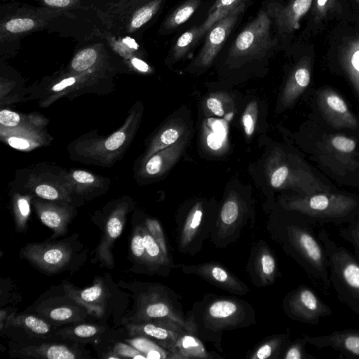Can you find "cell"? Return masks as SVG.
I'll return each instance as SVG.
<instances>
[{
	"mask_svg": "<svg viewBox=\"0 0 359 359\" xmlns=\"http://www.w3.org/2000/svg\"><path fill=\"white\" fill-rule=\"evenodd\" d=\"M187 323L203 341L223 353L222 339L226 331L250 327L257 323L256 313L248 302L235 296L205 294L188 312Z\"/></svg>",
	"mask_w": 359,
	"mask_h": 359,
	"instance_id": "cell-1",
	"label": "cell"
},
{
	"mask_svg": "<svg viewBox=\"0 0 359 359\" xmlns=\"http://www.w3.org/2000/svg\"><path fill=\"white\" fill-rule=\"evenodd\" d=\"M295 212L297 216L271 218L266 230L271 238L309 276L330 286L328 259L318 235L314 233L313 224Z\"/></svg>",
	"mask_w": 359,
	"mask_h": 359,
	"instance_id": "cell-2",
	"label": "cell"
},
{
	"mask_svg": "<svg viewBox=\"0 0 359 359\" xmlns=\"http://www.w3.org/2000/svg\"><path fill=\"white\" fill-rule=\"evenodd\" d=\"M329 262V279L337 299L359 315V260L331 239L326 229L318 233Z\"/></svg>",
	"mask_w": 359,
	"mask_h": 359,
	"instance_id": "cell-3",
	"label": "cell"
},
{
	"mask_svg": "<svg viewBox=\"0 0 359 359\" xmlns=\"http://www.w3.org/2000/svg\"><path fill=\"white\" fill-rule=\"evenodd\" d=\"M283 207L300 213L313 224L349 223L359 215L358 201L341 194H307L285 200Z\"/></svg>",
	"mask_w": 359,
	"mask_h": 359,
	"instance_id": "cell-4",
	"label": "cell"
},
{
	"mask_svg": "<svg viewBox=\"0 0 359 359\" xmlns=\"http://www.w3.org/2000/svg\"><path fill=\"white\" fill-rule=\"evenodd\" d=\"M247 226L253 228L252 212L240 196L231 194L216 214L209 238L216 248H225L238 241Z\"/></svg>",
	"mask_w": 359,
	"mask_h": 359,
	"instance_id": "cell-5",
	"label": "cell"
},
{
	"mask_svg": "<svg viewBox=\"0 0 359 359\" xmlns=\"http://www.w3.org/2000/svg\"><path fill=\"white\" fill-rule=\"evenodd\" d=\"M162 3L163 0H120L101 12L100 18L107 29L132 36L154 17Z\"/></svg>",
	"mask_w": 359,
	"mask_h": 359,
	"instance_id": "cell-6",
	"label": "cell"
},
{
	"mask_svg": "<svg viewBox=\"0 0 359 359\" xmlns=\"http://www.w3.org/2000/svg\"><path fill=\"white\" fill-rule=\"evenodd\" d=\"M216 214L208 212L204 202L194 203L186 212L176 219V243L182 254L194 256L198 253L209 238Z\"/></svg>",
	"mask_w": 359,
	"mask_h": 359,
	"instance_id": "cell-7",
	"label": "cell"
},
{
	"mask_svg": "<svg viewBox=\"0 0 359 359\" xmlns=\"http://www.w3.org/2000/svg\"><path fill=\"white\" fill-rule=\"evenodd\" d=\"M170 318L187 326L180 296L161 284H152L140 296L137 322Z\"/></svg>",
	"mask_w": 359,
	"mask_h": 359,
	"instance_id": "cell-8",
	"label": "cell"
},
{
	"mask_svg": "<svg viewBox=\"0 0 359 359\" xmlns=\"http://www.w3.org/2000/svg\"><path fill=\"white\" fill-rule=\"evenodd\" d=\"M69 13L67 11L48 7L19 8L1 18V43L17 40L24 35L45 27L58 16Z\"/></svg>",
	"mask_w": 359,
	"mask_h": 359,
	"instance_id": "cell-9",
	"label": "cell"
},
{
	"mask_svg": "<svg viewBox=\"0 0 359 359\" xmlns=\"http://www.w3.org/2000/svg\"><path fill=\"white\" fill-rule=\"evenodd\" d=\"M282 308L290 319L317 325L323 317L332 315V309L311 287L301 285L284 297Z\"/></svg>",
	"mask_w": 359,
	"mask_h": 359,
	"instance_id": "cell-10",
	"label": "cell"
},
{
	"mask_svg": "<svg viewBox=\"0 0 359 359\" xmlns=\"http://www.w3.org/2000/svg\"><path fill=\"white\" fill-rule=\"evenodd\" d=\"M271 25L268 13L259 11L257 16L237 36L230 48L229 56L250 57L264 54L274 44L270 35Z\"/></svg>",
	"mask_w": 359,
	"mask_h": 359,
	"instance_id": "cell-11",
	"label": "cell"
},
{
	"mask_svg": "<svg viewBox=\"0 0 359 359\" xmlns=\"http://www.w3.org/2000/svg\"><path fill=\"white\" fill-rule=\"evenodd\" d=\"M186 274L197 276L212 285L236 296H243L250 291L248 286L218 262L209 261L197 264L177 265Z\"/></svg>",
	"mask_w": 359,
	"mask_h": 359,
	"instance_id": "cell-12",
	"label": "cell"
},
{
	"mask_svg": "<svg viewBox=\"0 0 359 359\" xmlns=\"http://www.w3.org/2000/svg\"><path fill=\"white\" fill-rule=\"evenodd\" d=\"M245 271L252 284L258 287L273 284L280 276L275 255L264 240L252 245Z\"/></svg>",
	"mask_w": 359,
	"mask_h": 359,
	"instance_id": "cell-13",
	"label": "cell"
},
{
	"mask_svg": "<svg viewBox=\"0 0 359 359\" xmlns=\"http://www.w3.org/2000/svg\"><path fill=\"white\" fill-rule=\"evenodd\" d=\"M245 3H243L228 15L218 20L207 32L203 46L194 60V65L201 68L208 67L217 57L224 42L243 12Z\"/></svg>",
	"mask_w": 359,
	"mask_h": 359,
	"instance_id": "cell-14",
	"label": "cell"
},
{
	"mask_svg": "<svg viewBox=\"0 0 359 359\" xmlns=\"http://www.w3.org/2000/svg\"><path fill=\"white\" fill-rule=\"evenodd\" d=\"M20 254L39 269L53 273L69 262L72 250L61 242L30 243L22 249Z\"/></svg>",
	"mask_w": 359,
	"mask_h": 359,
	"instance_id": "cell-15",
	"label": "cell"
},
{
	"mask_svg": "<svg viewBox=\"0 0 359 359\" xmlns=\"http://www.w3.org/2000/svg\"><path fill=\"white\" fill-rule=\"evenodd\" d=\"M184 327L186 326L170 318L155 319L128 325L129 333L132 337L140 336L150 338L168 350L169 353Z\"/></svg>",
	"mask_w": 359,
	"mask_h": 359,
	"instance_id": "cell-16",
	"label": "cell"
},
{
	"mask_svg": "<svg viewBox=\"0 0 359 359\" xmlns=\"http://www.w3.org/2000/svg\"><path fill=\"white\" fill-rule=\"evenodd\" d=\"M318 103L325 121L334 128H356L358 121L344 100L335 92L324 90L318 94Z\"/></svg>",
	"mask_w": 359,
	"mask_h": 359,
	"instance_id": "cell-17",
	"label": "cell"
},
{
	"mask_svg": "<svg viewBox=\"0 0 359 359\" xmlns=\"http://www.w3.org/2000/svg\"><path fill=\"white\" fill-rule=\"evenodd\" d=\"M310 344L318 348L330 347L347 358H359V329L336 330L326 335L311 337L303 334Z\"/></svg>",
	"mask_w": 359,
	"mask_h": 359,
	"instance_id": "cell-18",
	"label": "cell"
},
{
	"mask_svg": "<svg viewBox=\"0 0 359 359\" xmlns=\"http://www.w3.org/2000/svg\"><path fill=\"white\" fill-rule=\"evenodd\" d=\"M189 137L187 131L177 142L151 156L142 165L143 177L156 178L165 174L178 161Z\"/></svg>",
	"mask_w": 359,
	"mask_h": 359,
	"instance_id": "cell-19",
	"label": "cell"
},
{
	"mask_svg": "<svg viewBox=\"0 0 359 359\" xmlns=\"http://www.w3.org/2000/svg\"><path fill=\"white\" fill-rule=\"evenodd\" d=\"M174 347L170 352L169 359H214L221 358L214 352L208 351L203 341L194 329L187 323Z\"/></svg>",
	"mask_w": 359,
	"mask_h": 359,
	"instance_id": "cell-20",
	"label": "cell"
},
{
	"mask_svg": "<svg viewBox=\"0 0 359 359\" xmlns=\"http://www.w3.org/2000/svg\"><path fill=\"white\" fill-rule=\"evenodd\" d=\"M127 207L124 205H119L113 210L108 218L103 237L97 247L98 257L107 266H113L111 250L115 241L123 231Z\"/></svg>",
	"mask_w": 359,
	"mask_h": 359,
	"instance_id": "cell-21",
	"label": "cell"
},
{
	"mask_svg": "<svg viewBox=\"0 0 359 359\" xmlns=\"http://www.w3.org/2000/svg\"><path fill=\"white\" fill-rule=\"evenodd\" d=\"M311 80L310 65L302 60L292 70L285 85L280 99V106H290L309 86Z\"/></svg>",
	"mask_w": 359,
	"mask_h": 359,
	"instance_id": "cell-22",
	"label": "cell"
},
{
	"mask_svg": "<svg viewBox=\"0 0 359 359\" xmlns=\"http://www.w3.org/2000/svg\"><path fill=\"white\" fill-rule=\"evenodd\" d=\"M35 208L42 223L53 231V238L67 232L72 217V212L67 207L36 201Z\"/></svg>",
	"mask_w": 359,
	"mask_h": 359,
	"instance_id": "cell-23",
	"label": "cell"
},
{
	"mask_svg": "<svg viewBox=\"0 0 359 359\" xmlns=\"http://www.w3.org/2000/svg\"><path fill=\"white\" fill-rule=\"evenodd\" d=\"M313 0H290L285 6L276 9L274 18L282 34H290L299 27V20L308 12Z\"/></svg>",
	"mask_w": 359,
	"mask_h": 359,
	"instance_id": "cell-24",
	"label": "cell"
},
{
	"mask_svg": "<svg viewBox=\"0 0 359 359\" xmlns=\"http://www.w3.org/2000/svg\"><path fill=\"white\" fill-rule=\"evenodd\" d=\"M187 131L188 125L182 118H175L166 123L151 140L144 154L142 163L157 151L174 144Z\"/></svg>",
	"mask_w": 359,
	"mask_h": 359,
	"instance_id": "cell-25",
	"label": "cell"
},
{
	"mask_svg": "<svg viewBox=\"0 0 359 359\" xmlns=\"http://www.w3.org/2000/svg\"><path fill=\"white\" fill-rule=\"evenodd\" d=\"M291 342L285 334L269 336L248 352V359H282L287 347Z\"/></svg>",
	"mask_w": 359,
	"mask_h": 359,
	"instance_id": "cell-26",
	"label": "cell"
},
{
	"mask_svg": "<svg viewBox=\"0 0 359 359\" xmlns=\"http://www.w3.org/2000/svg\"><path fill=\"white\" fill-rule=\"evenodd\" d=\"M102 44L87 46L79 50L73 57L70 67L74 73H83L89 71L101 62L106 53Z\"/></svg>",
	"mask_w": 359,
	"mask_h": 359,
	"instance_id": "cell-27",
	"label": "cell"
},
{
	"mask_svg": "<svg viewBox=\"0 0 359 359\" xmlns=\"http://www.w3.org/2000/svg\"><path fill=\"white\" fill-rule=\"evenodd\" d=\"M21 353L28 357L48 359H74L76 353L69 347L61 344H41L31 346L21 351Z\"/></svg>",
	"mask_w": 359,
	"mask_h": 359,
	"instance_id": "cell-28",
	"label": "cell"
},
{
	"mask_svg": "<svg viewBox=\"0 0 359 359\" xmlns=\"http://www.w3.org/2000/svg\"><path fill=\"white\" fill-rule=\"evenodd\" d=\"M343 66L359 95V36L351 41L343 54Z\"/></svg>",
	"mask_w": 359,
	"mask_h": 359,
	"instance_id": "cell-29",
	"label": "cell"
},
{
	"mask_svg": "<svg viewBox=\"0 0 359 359\" xmlns=\"http://www.w3.org/2000/svg\"><path fill=\"white\" fill-rule=\"evenodd\" d=\"M246 0H216L205 21L199 26L200 37H203L218 20L228 15Z\"/></svg>",
	"mask_w": 359,
	"mask_h": 359,
	"instance_id": "cell-30",
	"label": "cell"
},
{
	"mask_svg": "<svg viewBox=\"0 0 359 359\" xmlns=\"http://www.w3.org/2000/svg\"><path fill=\"white\" fill-rule=\"evenodd\" d=\"M67 292L79 304L92 309L97 313H101V307L96 304L104 295V287L101 281H97L93 286L82 290L68 289Z\"/></svg>",
	"mask_w": 359,
	"mask_h": 359,
	"instance_id": "cell-31",
	"label": "cell"
},
{
	"mask_svg": "<svg viewBox=\"0 0 359 359\" xmlns=\"http://www.w3.org/2000/svg\"><path fill=\"white\" fill-rule=\"evenodd\" d=\"M127 341L142 353L147 358L169 359L170 358L169 351L150 338L137 336L128 339Z\"/></svg>",
	"mask_w": 359,
	"mask_h": 359,
	"instance_id": "cell-32",
	"label": "cell"
},
{
	"mask_svg": "<svg viewBox=\"0 0 359 359\" xmlns=\"http://www.w3.org/2000/svg\"><path fill=\"white\" fill-rule=\"evenodd\" d=\"M201 0H187L178 6L164 21V30L173 29L188 20L199 6Z\"/></svg>",
	"mask_w": 359,
	"mask_h": 359,
	"instance_id": "cell-33",
	"label": "cell"
},
{
	"mask_svg": "<svg viewBox=\"0 0 359 359\" xmlns=\"http://www.w3.org/2000/svg\"><path fill=\"white\" fill-rule=\"evenodd\" d=\"M200 39L199 27L195 26L184 32L177 39L172 48V59L174 60H178L183 57Z\"/></svg>",
	"mask_w": 359,
	"mask_h": 359,
	"instance_id": "cell-34",
	"label": "cell"
},
{
	"mask_svg": "<svg viewBox=\"0 0 359 359\" xmlns=\"http://www.w3.org/2000/svg\"><path fill=\"white\" fill-rule=\"evenodd\" d=\"M12 325L24 327L37 334H45L50 331V325L34 316H18L12 319Z\"/></svg>",
	"mask_w": 359,
	"mask_h": 359,
	"instance_id": "cell-35",
	"label": "cell"
},
{
	"mask_svg": "<svg viewBox=\"0 0 359 359\" xmlns=\"http://www.w3.org/2000/svg\"><path fill=\"white\" fill-rule=\"evenodd\" d=\"M307 344V340L304 335L291 341L284 352L282 359H315V356L306 352L305 346Z\"/></svg>",
	"mask_w": 359,
	"mask_h": 359,
	"instance_id": "cell-36",
	"label": "cell"
},
{
	"mask_svg": "<svg viewBox=\"0 0 359 359\" xmlns=\"http://www.w3.org/2000/svg\"><path fill=\"white\" fill-rule=\"evenodd\" d=\"M339 233L344 240L353 245V254L359 260V215L349 222L348 226L341 228Z\"/></svg>",
	"mask_w": 359,
	"mask_h": 359,
	"instance_id": "cell-37",
	"label": "cell"
},
{
	"mask_svg": "<svg viewBox=\"0 0 359 359\" xmlns=\"http://www.w3.org/2000/svg\"><path fill=\"white\" fill-rule=\"evenodd\" d=\"M231 102L230 97L225 93L210 95L205 100V106L208 111L213 115L222 116L226 112L227 103Z\"/></svg>",
	"mask_w": 359,
	"mask_h": 359,
	"instance_id": "cell-38",
	"label": "cell"
},
{
	"mask_svg": "<svg viewBox=\"0 0 359 359\" xmlns=\"http://www.w3.org/2000/svg\"><path fill=\"white\" fill-rule=\"evenodd\" d=\"M14 212L16 229L23 231L26 229L27 222L30 213L29 203L25 197H18L15 201Z\"/></svg>",
	"mask_w": 359,
	"mask_h": 359,
	"instance_id": "cell-39",
	"label": "cell"
},
{
	"mask_svg": "<svg viewBox=\"0 0 359 359\" xmlns=\"http://www.w3.org/2000/svg\"><path fill=\"white\" fill-rule=\"evenodd\" d=\"M144 225L163 253L170 257L165 237L158 221L155 219L147 218L145 220Z\"/></svg>",
	"mask_w": 359,
	"mask_h": 359,
	"instance_id": "cell-40",
	"label": "cell"
},
{
	"mask_svg": "<svg viewBox=\"0 0 359 359\" xmlns=\"http://www.w3.org/2000/svg\"><path fill=\"white\" fill-rule=\"evenodd\" d=\"M131 251L135 259L147 265L146 251L142 226L135 228L130 244Z\"/></svg>",
	"mask_w": 359,
	"mask_h": 359,
	"instance_id": "cell-41",
	"label": "cell"
},
{
	"mask_svg": "<svg viewBox=\"0 0 359 359\" xmlns=\"http://www.w3.org/2000/svg\"><path fill=\"white\" fill-rule=\"evenodd\" d=\"M257 110V102L255 100H252L248 104L243 115L244 130L248 137H250L255 131Z\"/></svg>",
	"mask_w": 359,
	"mask_h": 359,
	"instance_id": "cell-42",
	"label": "cell"
},
{
	"mask_svg": "<svg viewBox=\"0 0 359 359\" xmlns=\"http://www.w3.org/2000/svg\"><path fill=\"white\" fill-rule=\"evenodd\" d=\"M34 193L39 197L49 201H62L67 198L65 194L48 184H41L36 186Z\"/></svg>",
	"mask_w": 359,
	"mask_h": 359,
	"instance_id": "cell-43",
	"label": "cell"
},
{
	"mask_svg": "<svg viewBox=\"0 0 359 359\" xmlns=\"http://www.w3.org/2000/svg\"><path fill=\"white\" fill-rule=\"evenodd\" d=\"M46 7L69 11L81 7L82 0H36Z\"/></svg>",
	"mask_w": 359,
	"mask_h": 359,
	"instance_id": "cell-44",
	"label": "cell"
},
{
	"mask_svg": "<svg viewBox=\"0 0 359 359\" xmlns=\"http://www.w3.org/2000/svg\"><path fill=\"white\" fill-rule=\"evenodd\" d=\"M127 134L123 129L110 135L104 142V147L107 151H116L120 149L127 140Z\"/></svg>",
	"mask_w": 359,
	"mask_h": 359,
	"instance_id": "cell-45",
	"label": "cell"
},
{
	"mask_svg": "<svg viewBox=\"0 0 359 359\" xmlns=\"http://www.w3.org/2000/svg\"><path fill=\"white\" fill-rule=\"evenodd\" d=\"M331 144L337 151L350 153L355 149V142L347 137L337 135L332 138Z\"/></svg>",
	"mask_w": 359,
	"mask_h": 359,
	"instance_id": "cell-46",
	"label": "cell"
},
{
	"mask_svg": "<svg viewBox=\"0 0 359 359\" xmlns=\"http://www.w3.org/2000/svg\"><path fill=\"white\" fill-rule=\"evenodd\" d=\"M114 354H116L124 358H131L133 359H146V356L140 351L134 348L133 346H130L124 343H118L114 347Z\"/></svg>",
	"mask_w": 359,
	"mask_h": 359,
	"instance_id": "cell-47",
	"label": "cell"
},
{
	"mask_svg": "<svg viewBox=\"0 0 359 359\" xmlns=\"http://www.w3.org/2000/svg\"><path fill=\"white\" fill-rule=\"evenodd\" d=\"M290 170L286 165H281L276 168L270 178L271 185L273 188H280L288 178Z\"/></svg>",
	"mask_w": 359,
	"mask_h": 359,
	"instance_id": "cell-48",
	"label": "cell"
},
{
	"mask_svg": "<svg viewBox=\"0 0 359 359\" xmlns=\"http://www.w3.org/2000/svg\"><path fill=\"white\" fill-rule=\"evenodd\" d=\"M335 1L336 0H316L313 8L314 17L319 20L325 18L334 6Z\"/></svg>",
	"mask_w": 359,
	"mask_h": 359,
	"instance_id": "cell-49",
	"label": "cell"
},
{
	"mask_svg": "<svg viewBox=\"0 0 359 359\" xmlns=\"http://www.w3.org/2000/svg\"><path fill=\"white\" fill-rule=\"evenodd\" d=\"M74 314L75 312L71 307L61 306L50 310L48 316L54 320L64 321L71 319Z\"/></svg>",
	"mask_w": 359,
	"mask_h": 359,
	"instance_id": "cell-50",
	"label": "cell"
},
{
	"mask_svg": "<svg viewBox=\"0 0 359 359\" xmlns=\"http://www.w3.org/2000/svg\"><path fill=\"white\" fill-rule=\"evenodd\" d=\"M20 121V117L18 114L8 109H2L0 111V123L1 126L15 127L19 124Z\"/></svg>",
	"mask_w": 359,
	"mask_h": 359,
	"instance_id": "cell-51",
	"label": "cell"
},
{
	"mask_svg": "<svg viewBox=\"0 0 359 359\" xmlns=\"http://www.w3.org/2000/svg\"><path fill=\"white\" fill-rule=\"evenodd\" d=\"M72 178L75 182L80 184H93L95 182L96 178L95 177L85 170H75L72 173Z\"/></svg>",
	"mask_w": 359,
	"mask_h": 359,
	"instance_id": "cell-52",
	"label": "cell"
},
{
	"mask_svg": "<svg viewBox=\"0 0 359 359\" xmlns=\"http://www.w3.org/2000/svg\"><path fill=\"white\" fill-rule=\"evenodd\" d=\"M8 144L13 148L25 150L31 147L32 142L25 137L11 136L7 140Z\"/></svg>",
	"mask_w": 359,
	"mask_h": 359,
	"instance_id": "cell-53",
	"label": "cell"
},
{
	"mask_svg": "<svg viewBox=\"0 0 359 359\" xmlns=\"http://www.w3.org/2000/svg\"><path fill=\"white\" fill-rule=\"evenodd\" d=\"M98 332L97 327L92 325H80L75 327L72 332L74 335L79 337H93Z\"/></svg>",
	"mask_w": 359,
	"mask_h": 359,
	"instance_id": "cell-54",
	"label": "cell"
},
{
	"mask_svg": "<svg viewBox=\"0 0 359 359\" xmlns=\"http://www.w3.org/2000/svg\"><path fill=\"white\" fill-rule=\"evenodd\" d=\"M76 83V77L75 76H69L67 78H65L61 80L59 83L55 84L53 87V90L55 92L61 91L69 86H72Z\"/></svg>",
	"mask_w": 359,
	"mask_h": 359,
	"instance_id": "cell-55",
	"label": "cell"
},
{
	"mask_svg": "<svg viewBox=\"0 0 359 359\" xmlns=\"http://www.w3.org/2000/svg\"><path fill=\"white\" fill-rule=\"evenodd\" d=\"M356 1L359 2V0H356Z\"/></svg>",
	"mask_w": 359,
	"mask_h": 359,
	"instance_id": "cell-56",
	"label": "cell"
}]
</instances>
